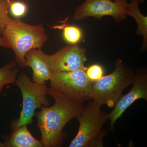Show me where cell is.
<instances>
[{"label": "cell", "mask_w": 147, "mask_h": 147, "mask_svg": "<svg viewBox=\"0 0 147 147\" xmlns=\"http://www.w3.org/2000/svg\"><path fill=\"white\" fill-rule=\"evenodd\" d=\"M48 94L54 98L55 103L51 107H43L36 117L41 134L43 147L60 146L67 137L64 128L69 121L77 117L85 108L83 102L74 101L51 87Z\"/></svg>", "instance_id": "obj_1"}, {"label": "cell", "mask_w": 147, "mask_h": 147, "mask_svg": "<svg viewBox=\"0 0 147 147\" xmlns=\"http://www.w3.org/2000/svg\"><path fill=\"white\" fill-rule=\"evenodd\" d=\"M6 47L13 50L16 62L26 67L27 53L34 49H41L48 38L42 24L33 26L19 18H11L1 35Z\"/></svg>", "instance_id": "obj_2"}, {"label": "cell", "mask_w": 147, "mask_h": 147, "mask_svg": "<svg viewBox=\"0 0 147 147\" xmlns=\"http://www.w3.org/2000/svg\"><path fill=\"white\" fill-rule=\"evenodd\" d=\"M93 100L85 106L76 117L79 121V130L69 147H102L103 139L108 131L102 129L109 120V113L101 110Z\"/></svg>", "instance_id": "obj_3"}, {"label": "cell", "mask_w": 147, "mask_h": 147, "mask_svg": "<svg viewBox=\"0 0 147 147\" xmlns=\"http://www.w3.org/2000/svg\"><path fill=\"white\" fill-rule=\"evenodd\" d=\"M115 65L113 72L93 83L92 99L100 107L105 105L114 108L123 92L134 81V71L121 60H117Z\"/></svg>", "instance_id": "obj_4"}, {"label": "cell", "mask_w": 147, "mask_h": 147, "mask_svg": "<svg viewBox=\"0 0 147 147\" xmlns=\"http://www.w3.org/2000/svg\"><path fill=\"white\" fill-rule=\"evenodd\" d=\"M15 84L21 90L23 104L20 117L15 125L16 128L31 123L35 110L42 105L50 106V102L46 96L48 89L46 84H36L26 74L21 73L17 76Z\"/></svg>", "instance_id": "obj_5"}, {"label": "cell", "mask_w": 147, "mask_h": 147, "mask_svg": "<svg viewBox=\"0 0 147 147\" xmlns=\"http://www.w3.org/2000/svg\"><path fill=\"white\" fill-rule=\"evenodd\" d=\"M50 82L52 88L74 101L83 102L92 99L93 83L88 79L85 70L53 72Z\"/></svg>", "instance_id": "obj_6"}, {"label": "cell", "mask_w": 147, "mask_h": 147, "mask_svg": "<svg viewBox=\"0 0 147 147\" xmlns=\"http://www.w3.org/2000/svg\"><path fill=\"white\" fill-rule=\"evenodd\" d=\"M128 4L127 0H85L76 8L73 18L80 20L93 17L100 19L110 16L119 22L126 17Z\"/></svg>", "instance_id": "obj_7"}, {"label": "cell", "mask_w": 147, "mask_h": 147, "mask_svg": "<svg viewBox=\"0 0 147 147\" xmlns=\"http://www.w3.org/2000/svg\"><path fill=\"white\" fill-rule=\"evenodd\" d=\"M45 58L53 72L70 71L82 69L86 71V50L75 44L67 46L52 55L45 54Z\"/></svg>", "instance_id": "obj_8"}, {"label": "cell", "mask_w": 147, "mask_h": 147, "mask_svg": "<svg viewBox=\"0 0 147 147\" xmlns=\"http://www.w3.org/2000/svg\"><path fill=\"white\" fill-rule=\"evenodd\" d=\"M133 87L129 92L122 95L117 100L113 110L108 114L110 121V131L114 132L116 121L121 117L125 110L135 101L139 99L147 100V73L142 69L135 74Z\"/></svg>", "instance_id": "obj_9"}, {"label": "cell", "mask_w": 147, "mask_h": 147, "mask_svg": "<svg viewBox=\"0 0 147 147\" xmlns=\"http://www.w3.org/2000/svg\"><path fill=\"white\" fill-rule=\"evenodd\" d=\"M26 67H31L33 71V82L38 84H46L53 75L45 58V54L41 49H34L27 53L25 57Z\"/></svg>", "instance_id": "obj_10"}, {"label": "cell", "mask_w": 147, "mask_h": 147, "mask_svg": "<svg viewBox=\"0 0 147 147\" xmlns=\"http://www.w3.org/2000/svg\"><path fill=\"white\" fill-rule=\"evenodd\" d=\"M7 147H42L40 141L36 140L28 129L27 125L15 128L14 131L4 143Z\"/></svg>", "instance_id": "obj_11"}, {"label": "cell", "mask_w": 147, "mask_h": 147, "mask_svg": "<svg viewBox=\"0 0 147 147\" xmlns=\"http://www.w3.org/2000/svg\"><path fill=\"white\" fill-rule=\"evenodd\" d=\"M142 1V0H131L128 3L127 13L133 17L137 22V33L143 36L144 38L142 50H146L147 45V17L143 15L139 9V5Z\"/></svg>", "instance_id": "obj_12"}, {"label": "cell", "mask_w": 147, "mask_h": 147, "mask_svg": "<svg viewBox=\"0 0 147 147\" xmlns=\"http://www.w3.org/2000/svg\"><path fill=\"white\" fill-rule=\"evenodd\" d=\"M18 72L17 64L14 61L3 66L0 68V84H15Z\"/></svg>", "instance_id": "obj_13"}, {"label": "cell", "mask_w": 147, "mask_h": 147, "mask_svg": "<svg viewBox=\"0 0 147 147\" xmlns=\"http://www.w3.org/2000/svg\"><path fill=\"white\" fill-rule=\"evenodd\" d=\"M63 30L64 38L67 42L75 45L81 40L82 32L81 29L75 26H67L66 24L57 26Z\"/></svg>", "instance_id": "obj_14"}, {"label": "cell", "mask_w": 147, "mask_h": 147, "mask_svg": "<svg viewBox=\"0 0 147 147\" xmlns=\"http://www.w3.org/2000/svg\"><path fill=\"white\" fill-rule=\"evenodd\" d=\"M26 3L19 0H10L9 10L13 17L19 18L25 16L28 11Z\"/></svg>", "instance_id": "obj_15"}, {"label": "cell", "mask_w": 147, "mask_h": 147, "mask_svg": "<svg viewBox=\"0 0 147 147\" xmlns=\"http://www.w3.org/2000/svg\"><path fill=\"white\" fill-rule=\"evenodd\" d=\"M10 0H0V34L10 21L8 15L9 7Z\"/></svg>", "instance_id": "obj_16"}, {"label": "cell", "mask_w": 147, "mask_h": 147, "mask_svg": "<svg viewBox=\"0 0 147 147\" xmlns=\"http://www.w3.org/2000/svg\"><path fill=\"white\" fill-rule=\"evenodd\" d=\"M86 72L88 79L94 83L103 76L104 69L100 65L95 64L87 67Z\"/></svg>", "instance_id": "obj_17"}, {"label": "cell", "mask_w": 147, "mask_h": 147, "mask_svg": "<svg viewBox=\"0 0 147 147\" xmlns=\"http://www.w3.org/2000/svg\"><path fill=\"white\" fill-rule=\"evenodd\" d=\"M0 46L6 47L5 42L3 39L2 36H1V34H0Z\"/></svg>", "instance_id": "obj_18"}, {"label": "cell", "mask_w": 147, "mask_h": 147, "mask_svg": "<svg viewBox=\"0 0 147 147\" xmlns=\"http://www.w3.org/2000/svg\"><path fill=\"white\" fill-rule=\"evenodd\" d=\"M0 147H6L5 144L0 141Z\"/></svg>", "instance_id": "obj_19"}, {"label": "cell", "mask_w": 147, "mask_h": 147, "mask_svg": "<svg viewBox=\"0 0 147 147\" xmlns=\"http://www.w3.org/2000/svg\"><path fill=\"white\" fill-rule=\"evenodd\" d=\"M4 85H1L0 84V93L2 91L3 88H4Z\"/></svg>", "instance_id": "obj_20"}]
</instances>
